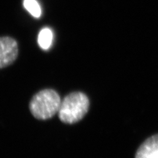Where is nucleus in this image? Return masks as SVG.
Here are the masks:
<instances>
[{"label": "nucleus", "mask_w": 158, "mask_h": 158, "mask_svg": "<svg viewBox=\"0 0 158 158\" xmlns=\"http://www.w3.org/2000/svg\"><path fill=\"white\" fill-rule=\"evenodd\" d=\"M61 99L53 89H44L34 95L29 103V110L36 119L46 121L58 114Z\"/></svg>", "instance_id": "obj_1"}, {"label": "nucleus", "mask_w": 158, "mask_h": 158, "mask_svg": "<svg viewBox=\"0 0 158 158\" xmlns=\"http://www.w3.org/2000/svg\"><path fill=\"white\" fill-rule=\"evenodd\" d=\"M90 102L81 92H74L61 100L58 112L59 119L63 123L72 125L82 120L89 110Z\"/></svg>", "instance_id": "obj_2"}, {"label": "nucleus", "mask_w": 158, "mask_h": 158, "mask_svg": "<svg viewBox=\"0 0 158 158\" xmlns=\"http://www.w3.org/2000/svg\"><path fill=\"white\" fill-rule=\"evenodd\" d=\"M18 53V44L15 40L9 36L0 37V69L13 64Z\"/></svg>", "instance_id": "obj_3"}, {"label": "nucleus", "mask_w": 158, "mask_h": 158, "mask_svg": "<svg viewBox=\"0 0 158 158\" xmlns=\"http://www.w3.org/2000/svg\"><path fill=\"white\" fill-rule=\"evenodd\" d=\"M135 158H158V134L142 143L136 153Z\"/></svg>", "instance_id": "obj_4"}, {"label": "nucleus", "mask_w": 158, "mask_h": 158, "mask_svg": "<svg viewBox=\"0 0 158 158\" xmlns=\"http://www.w3.org/2000/svg\"><path fill=\"white\" fill-rule=\"evenodd\" d=\"M53 40V33L48 28H44L40 32L38 38L39 46L43 49H49L50 48Z\"/></svg>", "instance_id": "obj_5"}, {"label": "nucleus", "mask_w": 158, "mask_h": 158, "mask_svg": "<svg viewBox=\"0 0 158 158\" xmlns=\"http://www.w3.org/2000/svg\"><path fill=\"white\" fill-rule=\"evenodd\" d=\"M24 7L35 18L41 16L42 10L36 0H24Z\"/></svg>", "instance_id": "obj_6"}]
</instances>
